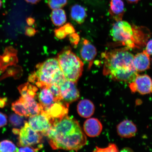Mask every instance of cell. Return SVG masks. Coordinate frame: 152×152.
I'll use <instances>...</instances> for the list:
<instances>
[{
	"instance_id": "6da1fadb",
	"label": "cell",
	"mask_w": 152,
	"mask_h": 152,
	"mask_svg": "<svg viewBox=\"0 0 152 152\" xmlns=\"http://www.w3.org/2000/svg\"><path fill=\"white\" fill-rule=\"evenodd\" d=\"M46 136L54 149L76 151L87 143L86 136L79 123L67 115L55 121Z\"/></svg>"
},
{
	"instance_id": "7a4b0ae2",
	"label": "cell",
	"mask_w": 152,
	"mask_h": 152,
	"mask_svg": "<svg viewBox=\"0 0 152 152\" xmlns=\"http://www.w3.org/2000/svg\"><path fill=\"white\" fill-rule=\"evenodd\" d=\"M104 58L103 73L113 80L129 83L138 75L133 60L134 55L125 49H115L102 54Z\"/></svg>"
},
{
	"instance_id": "3957f363",
	"label": "cell",
	"mask_w": 152,
	"mask_h": 152,
	"mask_svg": "<svg viewBox=\"0 0 152 152\" xmlns=\"http://www.w3.org/2000/svg\"><path fill=\"white\" fill-rule=\"evenodd\" d=\"M28 80L41 88L52 84L60 87L66 80L61 69L58 59L54 58L37 64Z\"/></svg>"
},
{
	"instance_id": "277c9868",
	"label": "cell",
	"mask_w": 152,
	"mask_h": 152,
	"mask_svg": "<svg viewBox=\"0 0 152 152\" xmlns=\"http://www.w3.org/2000/svg\"><path fill=\"white\" fill-rule=\"evenodd\" d=\"M61 69L66 80L76 83L81 77L83 64L69 47H66L57 57Z\"/></svg>"
},
{
	"instance_id": "5b68a950",
	"label": "cell",
	"mask_w": 152,
	"mask_h": 152,
	"mask_svg": "<svg viewBox=\"0 0 152 152\" xmlns=\"http://www.w3.org/2000/svg\"><path fill=\"white\" fill-rule=\"evenodd\" d=\"M135 30V28L128 22L120 20L113 24L111 35L114 41L133 47L134 45Z\"/></svg>"
},
{
	"instance_id": "8992f818",
	"label": "cell",
	"mask_w": 152,
	"mask_h": 152,
	"mask_svg": "<svg viewBox=\"0 0 152 152\" xmlns=\"http://www.w3.org/2000/svg\"><path fill=\"white\" fill-rule=\"evenodd\" d=\"M18 134V145L20 147L37 145L42 141L40 133L34 130L26 121L19 131Z\"/></svg>"
},
{
	"instance_id": "52a82bcc",
	"label": "cell",
	"mask_w": 152,
	"mask_h": 152,
	"mask_svg": "<svg viewBox=\"0 0 152 152\" xmlns=\"http://www.w3.org/2000/svg\"><path fill=\"white\" fill-rule=\"evenodd\" d=\"M28 123L34 130L45 136L53 125L52 121L43 110L39 115L30 116Z\"/></svg>"
},
{
	"instance_id": "ba28073f",
	"label": "cell",
	"mask_w": 152,
	"mask_h": 152,
	"mask_svg": "<svg viewBox=\"0 0 152 152\" xmlns=\"http://www.w3.org/2000/svg\"><path fill=\"white\" fill-rule=\"evenodd\" d=\"M132 93L137 92L142 95L152 94V80L147 75H139L134 81L129 83Z\"/></svg>"
},
{
	"instance_id": "9c48e42d",
	"label": "cell",
	"mask_w": 152,
	"mask_h": 152,
	"mask_svg": "<svg viewBox=\"0 0 152 152\" xmlns=\"http://www.w3.org/2000/svg\"><path fill=\"white\" fill-rule=\"evenodd\" d=\"M76 83L66 80L60 86L62 100L66 103L68 104L71 103L79 98L80 94Z\"/></svg>"
},
{
	"instance_id": "30bf717a",
	"label": "cell",
	"mask_w": 152,
	"mask_h": 152,
	"mask_svg": "<svg viewBox=\"0 0 152 152\" xmlns=\"http://www.w3.org/2000/svg\"><path fill=\"white\" fill-rule=\"evenodd\" d=\"M61 101L55 102L46 109L43 110L53 124L55 121L61 119L67 115L69 104Z\"/></svg>"
},
{
	"instance_id": "8fae6325",
	"label": "cell",
	"mask_w": 152,
	"mask_h": 152,
	"mask_svg": "<svg viewBox=\"0 0 152 152\" xmlns=\"http://www.w3.org/2000/svg\"><path fill=\"white\" fill-rule=\"evenodd\" d=\"M117 131L121 137L129 138L135 136L137 129L136 125L132 121L126 119L117 125Z\"/></svg>"
},
{
	"instance_id": "7c38bea8",
	"label": "cell",
	"mask_w": 152,
	"mask_h": 152,
	"mask_svg": "<svg viewBox=\"0 0 152 152\" xmlns=\"http://www.w3.org/2000/svg\"><path fill=\"white\" fill-rule=\"evenodd\" d=\"M80 50V55L83 59L89 63L88 69H90L96 54V50L90 41L84 39Z\"/></svg>"
},
{
	"instance_id": "4fadbf2b",
	"label": "cell",
	"mask_w": 152,
	"mask_h": 152,
	"mask_svg": "<svg viewBox=\"0 0 152 152\" xmlns=\"http://www.w3.org/2000/svg\"><path fill=\"white\" fill-rule=\"evenodd\" d=\"M83 129L87 136L90 137H96L101 133L102 129V123L95 118L87 119L83 125Z\"/></svg>"
},
{
	"instance_id": "5bb4252c",
	"label": "cell",
	"mask_w": 152,
	"mask_h": 152,
	"mask_svg": "<svg viewBox=\"0 0 152 152\" xmlns=\"http://www.w3.org/2000/svg\"><path fill=\"white\" fill-rule=\"evenodd\" d=\"M150 56L145 50L134 56L133 63L137 72L145 71L149 69L151 66Z\"/></svg>"
},
{
	"instance_id": "9a60e30c",
	"label": "cell",
	"mask_w": 152,
	"mask_h": 152,
	"mask_svg": "<svg viewBox=\"0 0 152 152\" xmlns=\"http://www.w3.org/2000/svg\"><path fill=\"white\" fill-rule=\"evenodd\" d=\"M109 12L116 22L122 20L125 12L124 4L122 0H111Z\"/></svg>"
},
{
	"instance_id": "2e32d148",
	"label": "cell",
	"mask_w": 152,
	"mask_h": 152,
	"mask_svg": "<svg viewBox=\"0 0 152 152\" xmlns=\"http://www.w3.org/2000/svg\"><path fill=\"white\" fill-rule=\"evenodd\" d=\"M41 89L38 94V98L42 110H45L54 104L56 101L52 92L48 87H43Z\"/></svg>"
},
{
	"instance_id": "e0dca14e",
	"label": "cell",
	"mask_w": 152,
	"mask_h": 152,
	"mask_svg": "<svg viewBox=\"0 0 152 152\" xmlns=\"http://www.w3.org/2000/svg\"><path fill=\"white\" fill-rule=\"evenodd\" d=\"M95 106L92 102L83 99L79 102L77 106V111L79 115L84 118H88L94 114Z\"/></svg>"
},
{
	"instance_id": "ac0fdd59",
	"label": "cell",
	"mask_w": 152,
	"mask_h": 152,
	"mask_svg": "<svg viewBox=\"0 0 152 152\" xmlns=\"http://www.w3.org/2000/svg\"><path fill=\"white\" fill-rule=\"evenodd\" d=\"M20 98L23 101L27 108L30 116L39 115L43 110L41 104L38 103L35 99V98L31 97L20 96Z\"/></svg>"
},
{
	"instance_id": "d6986e66",
	"label": "cell",
	"mask_w": 152,
	"mask_h": 152,
	"mask_svg": "<svg viewBox=\"0 0 152 152\" xmlns=\"http://www.w3.org/2000/svg\"><path fill=\"white\" fill-rule=\"evenodd\" d=\"M86 15L84 7L80 5L75 4L71 7V18L78 24H81L84 22Z\"/></svg>"
},
{
	"instance_id": "ffe728a7",
	"label": "cell",
	"mask_w": 152,
	"mask_h": 152,
	"mask_svg": "<svg viewBox=\"0 0 152 152\" xmlns=\"http://www.w3.org/2000/svg\"><path fill=\"white\" fill-rule=\"evenodd\" d=\"M50 17L53 23L56 26H61L66 22L65 11L61 9L53 10Z\"/></svg>"
},
{
	"instance_id": "44dd1931",
	"label": "cell",
	"mask_w": 152,
	"mask_h": 152,
	"mask_svg": "<svg viewBox=\"0 0 152 152\" xmlns=\"http://www.w3.org/2000/svg\"><path fill=\"white\" fill-rule=\"evenodd\" d=\"M18 90L22 96H29L35 98L37 94L38 88L35 86L27 83L20 86Z\"/></svg>"
},
{
	"instance_id": "7402d4cb",
	"label": "cell",
	"mask_w": 152,
	"mask_h": 152,
	"mask_svg": "<svg viewBox=\"0 0 152 152\" xmlns=\"http://www.w3.org/2000/svg\"><path fill=\"white\" fill-rule=\"evenodd\" d=\"M12 109L15 113L21 116L30 117L25 104L20 98L12 103Z\"/></svg>"
},
{
	"instance_id": "603a6c76",
	"label": "cell",
	"mask_w": 152,
	"mask_h": 152,
	"mask_svg": "<svg viewBox=\"0 0 152 152\" xmlns=\"http://www.w3.org/2000/svg\"><path fill=\"white\" fill-rule=\"evenodd\" d=\"M18 152V149L12 142L4 140L0 142V152Z\"/></svg>"
},
{
	"instance_id": "cb8c5ba5",
	"label": "cell",
	"mask_w": 152,
	"mask_h": 152,
	"mask_svg": "<svg viewBox=\"0 0 152 152\" xmlns=\"http://www.w3.org/2000/svg\"><path fill=\"white\" fill-rule=\"evenodd\" d=\"M21 116L18 114H12L9 117L10 122L15 127H21L24 125L25 121Z\"/></svg>"
},
{
	"instance_id": "d4e9b609",
	"label": "cell",
	"mask_w": 152,
	"mask_h": 152,
	"mask_svg": "<svg viewBox=\"0 0 152 152\" xmlns=\"http://www.w3.org/2000/svg\"><path fill=\"white\" fill-rule=\"evenodd\" d=\"M48 4L52 10L61 9L67 4V0H48Z\"/></svg>"
},
{
	"instance_id": "484cf974",
	"label": "cell",
	"mask_w": 152,
	"mask_h": 152,
	"mask_svg": "<svg viewBox=\"0 0 152 152\" xmlns=\"http://www.w3.org/2000/svg\"><path fill=\"white\" fill-rule=\"evenodd\" d=\"M48 88L52 92L54 96L56 102L62 101L60 87L54 84L49 85Z\"/></svg>"
},
{
	"instance_id": "4316f807",
	"label": "cell",
	"mask_w": 152,
	"mask_h": 152,
	"mask_svg": "<svg viewBox=\"0 0 152 152\" xmlns=\"http://www.w3.org/2000/svg\"><path fill=\"white\" fill-rule=\"evenodd\" d=\"M94 151L95 152H118V148L115 144H110L107 147L104 148H100L96 147V149Z\"/></svg>"
},
{
	"instance_id": "83f0119b",
	"label": "cell",
	"mask_w": 152,
	"mask_h": 152,
	"mask_svg": "<svg viewBox=\"0 0 152 152\" xmlns=\"http://www.w3.org/2000/svg\"><path fill=\"white\" fill-rule=\"evenodd\" d=\"M54 33L56 37L60 39H64L66 37V35H66L63 26L58 29L55 30Z\"/></svg>"
},
{
	"instance_id": "f1b7e54d",
	"label": "cell",
	"mask_w": 152,
	"mask_h": 152,
	"mask_svg": "<svg viewBox=\"0 0 152 152\" xmlns=\"http://www.w3.org/2000/svg\"><path fill=\"white\" fill-rule=\"evenodd\" d=\"M40 149V148L38 147L34 148L31 146H26L18 149V152H36Z\"/></svg>"
},
{
	"instance_id": "f546056e",
	"label": "cell",
	"mask_w": 152,
	"mask_h": 152,
	"mask_svg": "<svg viewBox=\"0 0 152 152\" xmlns=\"http://www.w3.org/2000/svg\"><path fill=\"white\" fill-rule=\"evenodd\" d=\"M64 30L67 35H70L75 33V30L73 26L69 23L66 24L63 26Z\"/></svg>"
},
{
	"instance_id": "4dcf8cb0",
	"label": "cell",
	"mask_w": 152,
	"mask_h": 152,
	"mask_svg": "<svg viewBox=\"0 0 152 152\" xmlns=\"http://www.w3.org/2000/svg\"><path fill=\"white\" fill-rule=\"evenodd\" d=\"M69 35V39L71 43L74 45H77L78 43L80 38L78 35L77 34L74 33Z\"/></svg>"
},
{
	"instance_id": "1f68e13d",
	"label": "cell",
	"mask_w": 152,
	"mask_h": 152,
	"mask_svg": "<svg viewBox=\"0 0 152 152\" xmlns=\"http://www.w3.org/2000/svg\"><path fill=\"white\" fill-rule=\"evenodd\" d=\"M7 122V117L6 115L0 112V128L6 125Z\"/></svg>"
},
{
	"instance_id": "d6a6232c",
	"label": "cell",
	"mask_w": 152,
	"mask_h": 152,
	"mask_svg": "<svg viewBox=\"0 0 152 152\" xmlns=\"http://www.w3.org/2000/svg\"><path fill=\"white\" fill-rule=\"evenodd\" d=\"M145 50L150 56L152 55V39L148 42Z\"/></svg>"
},
{
	"instance_id": "836d02e7",
	"label": "cell",
	"mask_w": 152,
	"mask_h": 152,
	"mask_svg": "<svg viewBox=\"0 0 152 152\" xmlns=\"http://www.w3.org/2000/svg\"><path fill=\"white\" fill-rule=\"evenodd\" d=\"M26 2L31 4H35L39 3L41 0H25Z\"/></svg>"
},
{
	"instance_id": "e575fe53",
	"label": "cell",
	"mask_w": 152,
	"mask_h": 152,
	"mask_svg": "<svg viewBox=\"0 0 152 152\" xmlns=\"http://www.w3.org/2000/svg\"><path fill=\"white\" fill-rule=\"evenodd\" d=\"M6 104L5 99L0 98V107H4Z\"/></svg>"
},
{
	"instance_id": "d590c367",
	"label": "cell",
	"mask_w": 152,
	"mask_h": 152,
	"mask_svg": "<svg viewBox=\"0 0 152 152\" xmlns=\"http://www.w3.org/2000/svg\"><path fill=\"white\" fill-rule=\"evenodd\" d=\"M127 2L130 4H137V3L140 0H125Z\"/></svg>"
},
{
	"instance_id": "8d00e7d4",
	"label": "cell",
	"mask_w": 152,
	"mask_h": 152,
	"mask_svg": "<svg viewBox=\"0 0 152 152\" xmlns=\"http://www.w3.org/2000/svg\"><path fill=\"white\" fill-rule=\"evenodd\" d=\"M2 6V1L1 0H0V8Z\"/></svg>"
},
{
	"instance_id": "74e56055",
	"label": "cell",
	"mask_w": 152,
	"mask_h": 152,
	"mask_svg": "<svg viewBox=\"0 0 152 152\" xmlns=\"http://www.w3.org/2000/svg\"></svg>"
}]
</instances>
